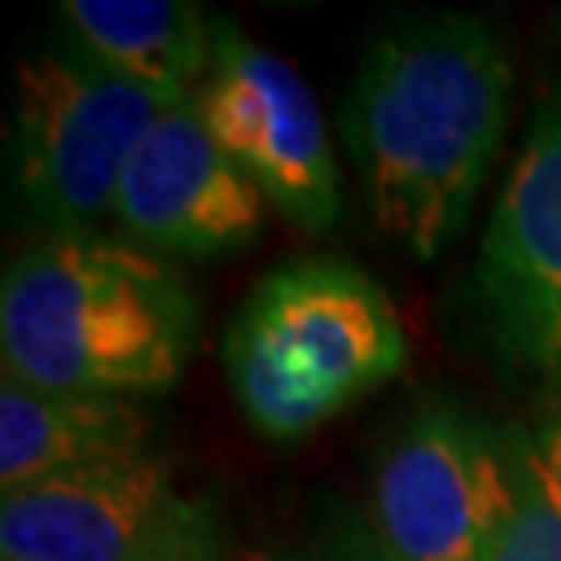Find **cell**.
<instances>
[{
	"label": "cell",
	"mask_w": 561,
	"mask_h": 561,
	"mask_svg": "<svg viewBox=\"0 0 561 561\" xmlns=\"http://www.w3.org/2000/svg\"><path fill=\"white\" fill-rule=\"evenodd\" d=\"M512 67L470 13H408L382 25L341 108L370 221L408 259L461 238L507 125Z\"/></svg>",
	"instance_id": "1"
},
{
	"label": "cell",
	"mask_w": 561,
	"mask_h": 561,
	"mask_svg": "<svg viewBox=\"0 0 561 561\" xmlns=\"http://www.w3.org/2000/svg\"><path fill=\"white\" fill-rule=\"evenodd\" d=\"M196 329L180 275L104 233L42 238L9 262L0 287L4 379L42 391L162 396L183 379Z\"/></svg>",
	"instance_id": "2"
},
{
	"label": "cell",
	"mask_w": 561,
	"mask_h": 561,
	"mask_svg": "<svg viewBox=\"0 0 561 561\" xmlns=\"http://www.w3.org/2000/svg\"><path fill=\"white\" fill-rule=\"evenodd\" d=\"M403 366L396 304L350 262L271 271L225 333L241 416L271 442H296L341 416Z\"/></svg>",
	"instance_id": "3"
},
{
	"label": "cell",
	"mask_w": 561,
	"mask_h": 561,
	"mask_svg": "<svg viewBox=\"0 0 561 561\" xmlns=\"http://www.w3.org/2000/svg\"><path fill=\"white\" fill-rule=\"evenodd\" d=\"M167 101L88 59L76 42L38 46L18 62L9 162L30 221L46 238L96 233L113 217L125 167L167 117Z\"/></svg>",
	"instance_id": "4"
},
{
	"label": "cell",
	"mask_w": 561,
	"mask_h": 561,
	"mask_svg": "<svg viewBox=\"0 0 561 561\" xmlns=\"http://www.w3.org/2000/svg\"><path fill=\"white\" fill-rule=\"evenodd\" d=\"M520 495V437L458 403H421L382 437L366 520L391 561H491Z\"/></svg>",
	"instance_id": "5"
},
{
	"label": "cell",
	"mask_w": 561,
	"mask_h": 561,
	"mask_svg": "<svg viewBox=\"0 0 561 561\" xmlns=\"http://www.w3.org/2000/svg\"><path fill=\"white\" fill-rule=\"evenodd\" d=\"M196 108L217 146L296 229L329 233L337 225V159L321 104L291 62L217 18Z\"/></svg>",
	"instance_id": "6"
},
{
	"label": "cell",
	"mask_w": 561,
	"mask_h": 561,
	"mask_svg": "<svg viewBox=\"0 0 561 561\" xmlns=\"http://www.w3.org/2000/svg\"><path fill=\"white\" fill-rule=\"evenodd\" d=\"M474 283L500 362L561 408V96L537 113L495 196Z\"/></svg>",
	"instance_id": "7"
},
{
	"label": "cell",
	"mask_w": 561,
	"mask_h": 561,
	"mask_svg": "<svg viewBox=\"0 0 561 561\" xmlns=\"http://www.w3.org/2000/svg\"><path fill=\"white\" fill-rule=\"evenodd\" d=\"M204 500H187L159 449L50 474L0 500L4 561H150Z\"/></svg>",
	"instance_id": "8"
},
{
	"label": "cell",
	"mask_w": 561,
	"mask_h": 561,
	"mask_svg": "<svg viewBox=\"0 0 561 561\" xmlns=\"http://www.w3.org/2000/svg\"><path fill=\"white\" fill-rule=\"evenodd\" d=\"M266 196L208 134L196 96L167 108L117 187L113 225L146 254L221 259L262 233Z\"/></svg>",
	"instance_id": "9"
},
{
	"label": "cell",
	"mask_w": 561,
	"mask_h": 561,
	"mask_svg": "<svg viewBox=\"0 0 561 561\" xmlns=\"http://www.w3.org/2000/svg\"><path fill=\"white\" fill-rule=\"evenodd\" d=\"M154 449V421L138 400L0 387V491Z\"/></svg>",
	"instance_id": "10"
},
{
	"label": "cell",
	"mask_w": 561,
	"mask_h": 561,
	"mask_svg": "<svg viewBox=\"0 0 561 561\" xmlns=\"http://www.w3.org/2000/svg\"><path fill=\"white\" fill-rule=\"evenodd\" d=\"M59 25L88 59L167 101L208 76L213 21L192 0H62Z\"/></svg>",
	"instance_id": "11"
},
{
	"label": "cell",
	"mask_w": 561,
	"mask_h": 561,
	"mask_svg": "<svg viewBox=\"0 0 561 561\" xmlns=\"http://www.w3.org/2000/svg\"><path fill=\"white\" fill-rule=\"evenodd\" d=\"M491 561H561V416L520 437V495Z\"/></svg>",
	"instance_id": "12"
},
{
	"label": "cell",
	"mask_w": 561,
	"mask_h": 561,
	"mask_svg": "<svg viewBox=\"0 0 561 561\" xmlns=\"http://www.w3.org/2000/svg\"><path fill=\"white\" fill-rule=\"evenodd\" d=\"M259 561H391L382 553L375 528L358 507H333L304 537L283 549L262 553Z\"/></svg>",
	"instance_id": "13"
},
{
	"label": "cell",
	"mask_w": 561,
	"mask_h": 561,
	"mask_svg": "<svg viewBox=\"0 0 561 561\" xmlns=\"http://www.w3.org/2000/svg\"><path fill=\"white\" fill-rule=\"evenodd\" d=\"M150 561H225V537H221L217 507L204 500L201 512L187 520V528L167 549H159Z\"/></svg>",
	"instance_id": "14"
}]
</instances>
